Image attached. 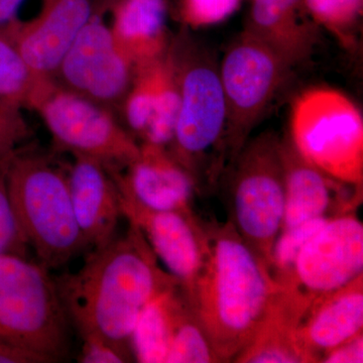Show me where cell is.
<instances>
[{"instance_id":"1","label":"cell","mask_w":363,"mask_h":363,"mask_svg":"<svg viewBox=\"0 0 363 363\" xmlns=\"http://www.w3.org/2000/svg\"><path fill=\"white\" fill-rule=\"evenodd\" d=\"M56 281L69 322L82 340L104 341L131 360V334L140 312L162 291L180 285L159 267L133 224L123 238L91 250L77 272Z\"/></svg>"},{"instance_id":"2","label":"cell","mask_w":363,"mask_h":363,"mask_svg":"<svg viewBox=\"0 0 363 363\" xmlns=\"http://www.w3.org/2000/svg\"><path fill=\"white\" fill-rule=\"evenodd\" d=\"M206 231V264L185 295L220 362H230L259 330L281 286L231 222Z\"/></svg>"},{"instance_id":"3","label":"cell","mask_w":363,"mask_h":363,"mask_svg":"<svg viewBox=\"0 0 363 363\" xmlns=\"http://www.w3.org/2000/svg\"><path fill=\"white\" fill-rule=\"evenodd\" d=\"M7 183L21 229L43 266L58 269L87 250L74 213L67 169L25 145L9 161Z\"/></svg>"},{"instance_id":"4","label":"cell","mask_w":363,"mask_h":363,"mask_svg":"<svg viewBox=\"0 0 363 363\" xmlns=\"http://www.w3.org/2000/svg\"><path fill=\"white\" fill-rule=\"evenodd\" d=\"M169 54L179 87V111L169 154L194 179L206 173L207 160L224 149L226 104L219 65L187 28L172 38Z\"/></svg>"},{"instance_id":"5","label":"cell","mask_w":363,"mask_h":363,"mask_svg":"<svg viewBox=\"0 0 363 363\" xmlns=\"http://www.w3.org/2000/svg\"><path fill=\"white\" fill-rule=\"evenodd\" d=\"M69 326L50 269L28 257L0 255V337L59 362L69 352Z\"/></svg>"},{"instance_id":"6","label":"cell","mask_w":363,"mask_h":363,"mask_svg":"<svg viewBox=\"0 0 363 363\" xmlns=\"http://www.w3.org/2000/svg\"><path fill=\"white\" fill-rule=\"evenodd\" d=\"M290 138L306 161L323 173L359 186L363 176V118L350 97L331 88L301 93L291 111Z\"/></svg>"},{"instance_id":"7","label":"cell","mask_w":363,"mask_h":363,"mask_svg":"<svg viewBox=\"0 0 363 363\" xmlns=\"http://www.w3.org/2000/svg\"><path fill=\"white\" fill-rule=\"evenodd\" d=\"M26 107L39 114L57 149L72 156L92 157L117 169L138 156L140 143L113 111L67 89L54 78L38 80Z\"/></svg>"},{"instance_id":"8","label":"cell","mask_w":363,"mask_h":363,"mask_svg":"<svg viewBox=\"0 0 363 363\" xmlns=\"http://www.w3.org/2000/svg\"><path fill=\"white\" fill-rule=\"evenodd\" d=\"M233 164L231 224L271 267L285 212L281 140L266 133L247 140Z\"/></svg>"},{"instance_id":"9","label":"cell","mask_w":363,"mask_h":363,"mask_svg":"<svg viewBox=\"0 0 363 363\" xmlns=\"http://www.w3.org/2000/svg\"><path fill=\"white\" fill-rule=\"evenodd\" d=\"M292 67L262 40L243 30L219 66L226 104L224 150L231 162L285 82Z\"/></svg>"},{"instance_id":"10","label":"cell","mask_w":363,"mask_h":363,"mask_svg":"<svg viewBox=\"0 0 363 363\" xmlns=\"http://www.w3.org/2000/svg\"><path fill=\"white\" fill-rule=\"evenodd\" d=\"M135 65L117 45L111 28L94 13L60 62V85L114 111L130 89Z\"/></svg>"},{"instance_id":"11","label":"cell","mask_w":363,"mask_h":363,"mask_svg":"<svg viewBox=\"0 0 363 363\" xmlns=\"http://www.w3.org/2000/svg\"><path fill=\"white\" fill-rule=\"evenodd\" d=\"M363 274V225L353 212L331 217L301 248L281 286L314 301Z\"/></svg>"},{"instance_id":"12","label":"cell","mask_w":363,"mask_h":363,"mask_svg":"<svg viewBox=\"0 0 363 363\" xmlns=\"http://www.w3.org/2000/svg\"><path fill=\"white\" fill-rule=\"evenodd\" d=\"M121 207L123 217L142 233L167 272L190 293L209 253L206 229L192 211H152L121 192Z\"/></svg>"},{"instance_id":"13","label":"cell","mask_w":363,"mask_h":363,"mask_svg":"<svg viewBox=\"0 0 363 363\" xmlns=\"http://www.w3.org/2000/svg\"><path fill=\"white\" fill-rule=\"evenodd\" d=\"M94 16V0H43L33 20L16 21L11 28L14 44L30 70L52 78L64 55Z\"/></svg>"},{"instance_id":"14","label":"cell","mask_w":363,"mask_h":363,"mask_svg":"<svg viewBox=\"0 0 363 363\" xmlns=\"http://www.w3.org/2000/svg\"><path fill=\"white\" fill-rule=\"evenodd\" d=\"M138 156L125 168H111L119 191L152 211H189L194 179L167 147L140 143Z\"/></svg>"},{"instance_id":"15","label":"cell","mask_w":363,"mask_h":363,"mask_svg":"<svg viewBox=\"0 0 363 363\" xmlns=\"http://www.w3.org/2000/svg\"><path fill=\"white\" fill-rule=\"evenodd\" d=\"M281 157L285 182V212L281 230L312 219L331 218L352 212L359 192L348 194L343 186L347 183L332 178L306 161L289 136L281 140Z\"/></svg>"},{"instance_id":"16","label":"cell","mask_w":363,"mask_h":363,"mask_svg":"<svg viewBox=\"0 0 363 363\" xmlns=\"http://www.w3.org/2000/svg\"><path fill=\"white\" fill-rule=\"evenodd\" d=\"M73 157L67 169L72 204L86 245L92 250L116 238L119 218L123 217L121 192L111 168L104 162Z\"/></svg>"},{"instance_id":"17","label":"cell","mask_w":363,"mask_h":363,"mask_svg":"<svg viewBox=\"0 0 363 363\" xmlns=\"http://www.w3.org/2000/svg\"><path fill=\"white\" fill-rule=\"evenodd\" d=\"M362 276L335 292L312 301L301 318L296 339L308 362L322 358L362 333Z\"/></svg>"},{"instance_id":"18","label":"cell","mask_w":363,"mask_h":363,"mask_svg":"<svg viewBox=\"0 0 363 363\" xmlns=\"http://www.w3.org/2000/svg\"><path fill=\"white\" fill-rule=\"evenodd\" d=\"M303 0H252L245 30L269 45L291 67L310 59L316 28L301 18Z\"/></svg>"},{"instance_id":"19","label":"cell","mask_w":363,"mask_h":363,"mask_svg":"<svg viewBox=\"0 0 363 363\" xmlns=\"http://www.w3.org/2000/svg\"><path fill=\"white\" fill-rule=\"evenodd\" d=\"M281 286V285H279ZM311 301L290 288L281 286L271 309L235 362H308L298 346L296 331Z\"/></svg>"},{"instance_id":"20","label":"cell","mask_w":363,"mask_h":363,"mask_svg":"<svg viewBox=\"0 0 363 363\" xmlns=\"http://www.w3.org/2000/svg\"><path fill=\"white\" fill-rule=\"evenodd\" d=\"M167 0H119L111 30L117 45L133 65L162 58L172 38L167 28Z\"/></svg>"},{"instance_id":"21","label":"cell","mask_w":363,"mask_h":363,"mask_svg":"<svg viewBox=\"0 0 363 363\" xmlns=\"http://www.w3.org/2000/svg\"><path fill=\"white\" fill-rule=\"evenodd\" d=\"M186 295L180 285L162 291L143 308L130 338L138 362L166 363L177 321Z\"/></svg>"},{"instance_id":"22","label":"cell","mask_w":363,"mask_h":363,"mask_svg":"<svg viewBox=\"0 0 363 363\" xmlns=\"http://www.w3.org/2000/svg\"><path fill=\"white\" fill-rule=\"evenodd\" d=\"M179 111V87L169 49L162 60L156 104L140 143L168 147L173 140Z\"/></svg>"},{"instance_id":"23","label":"cell","mask_w":363,"mask_h":363,"mask_svg":"<svg viewBox=\"0 0 363 363\" xmlns=\"http://www.w3.org/2000/svg\"><path fill=\"white\" fill-rule=\"evenodd\" d=\"M211 362H221L186 296L166 363Z\"/></svg>"},{"instance_id":"24","label":"cell","mask_w":363,"mask_h":363,"mask_svg":"<svg viewBox=\"0 0 363 363\" xmlns=\"http://www.w3.org/2000/svg\"><path fill=\"white\" fill-rule=\"evenodd\" d=\"M40 78L23 61L9 26L0 30V98L18 102L26 108Z\"/></svg>"},{"instance_id":"25","label":"cell","mask_w":363,"mask_h":363,"mask_svg":"<svg viewBox=\"0 0 363 363\" xmlns=\"http://www.w3.org/2000/svg\"><path fill=\"white\" fill-rule=\"evenodd\" d=\"M303 6L317 25L345 40L362 16L363 0H303Z\"/></svg>"},{"instance_id":"26","label":"cell","mask_w":363,"mask_h":363,"mask_svg":"<svg viewBox=\"0 0 363 363\" xmlns=\"http://www.w3.org/2000/svg\"><path fill=\"white\" fill-rule=\"evenodd\" d=\"M11 157L0 161V255L28 257L30 245L14 211L7 183Z\"/></svg>"},{"instance_id":"27","label":"cell","mask_w":363,"mask_h":363,"mask_svg":"<svg viewBox=\"0 0 363 363\" xmlns=\"http://www.w3.org/2000/svg\"><path fill=\"white\" fill-rule=\"evenodd\" d=\"M18 102L0 98V161L13 156L25 147L30 130Z\"/></svg>"},{"instance_id":"28","label":"cell","mask_w":363,"mask_h":363,"mask_svg":"<svg viewBox=\"0 0 363 363\" xmlns=\"http://www.w3.org/2000/svg\"><path fill=\"white\" fill-rule=\"evenodd\" d=\"M242 0H180L179 16L184 28L216 25L233 16Z\"/></svg>"},{"instance_id":"29","label":"cell","mask_w":363,"mask_h":363,"mask_svg":"<svg viewBox=\"0 0 363 363\" xmlns=\"http://www.w3.org/2000/svg\"><path fill=\"white\" fill-rule=\"evenodd\" d=\"M131 359L111 344L98 339H83L78 355L81 363H123Z\"/></svg>"},{"instance_id":"30","label":"cell","mask_w":363,"mask_h":363,"mask_svg":"<svg viewBox=\"0 0 363 363\" xmlns=\"http://www.w3.org/2000/svg\"><path fill=\"white\" fill-rule=\"evenodd\" d=\"M321 362L325 363H362L363 362L362 333L341 344L327 353Z\"/></svg>"},{"instance_id":"31","label":"cell","mask_w":363,"mask_h":363,"mask_svg":"<svg viewBox=\"0 0 363 363\" xmlns=\"http://www.w3.org/2000/svg\"><path fill=\"white\" fill-rule=\"evenodd\" d=\"M0 363H47L44 358L21 350L0 337Z\"/></svg>"},{"instance_id":"32","label":"cell","mask_w":363,"mask_h":363,"mask_svg":"<svg viewBox=\"0 0 363 363\" xmlns=\"http://www.w3.org/2000/svg\"><path fill=\"white\" fill-rule=\"evenodd\" d=\"M25 2L26 0H0V30H4L18 21V11Z\"/></svg>"}]
</instances>
